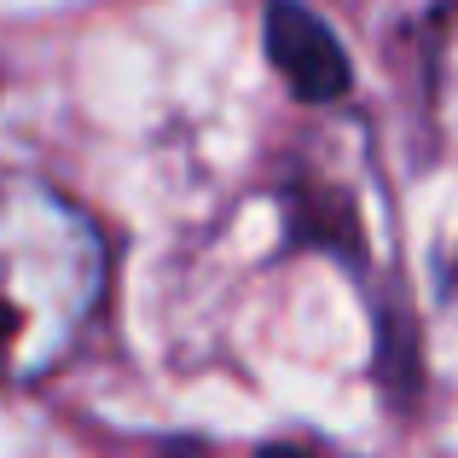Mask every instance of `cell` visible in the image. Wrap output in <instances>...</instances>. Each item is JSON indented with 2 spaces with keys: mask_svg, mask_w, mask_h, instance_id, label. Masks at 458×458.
<instances>
[{
  "mask_svg": "<svg viewBox=\"0 0 458 458\" xmlns=\"http://www.w3.org/2000/svg\"><path fill=\"white\" fill-rule=\"evenodd\" d=\"M261 458H308V453H302V447H267Z\"/></svg>",
  "mask_w": 458,
  "mask_h": 458,
  "instance_id": "277c9868",
  "label": "cell"
},
{
  "mask_svg": "<svg viewBox=\"0 0 458 458\" xmlns=\"http://www.w3.org/2000/svg\"><path fill=\"white\" fill-rule=\"evenodd\" d=\"M261 35H267V58L284 81H291L296 99L308 105H331L354 88V70H348L343 41L331 35V23L313 18L302 0H267L261 12Z\"/></svg>",
  "mask_w": 458,
  "mask_h": 458,
  "instance_id": "7a4b0ae2",
  "label": "cell"
},
{
  "mask_svg": "<svg viewBox=\"0 0 458 458\" xmlns=\"http://www.w3.org/2000/svg\"><path fill=\"white\" fill-rule=\"evenodd\" d=\"M111 284L88 209L30 174H0V383H35L76 360Z\"/></svg>",
  "mask_w": 458,
  "mask_h": 458,
  "instance_id": "6da1fadb",
  "label": "cell"
},
{
  "mask_svg": "<svg viewBox=\"0 0 458 458\" xmlns=\"http://www.w3.org/2000/svg\"><path fill=\"white\" fill-rule=\"evenodd\" d=\"M441 291H447V302H458V256L441 261Z\"/></svg>",
  "mask_w": 458,
  "mask_h": 458,
  "instance_id": "3957f363",
  "label": "cell"
}]
</instances>
